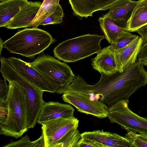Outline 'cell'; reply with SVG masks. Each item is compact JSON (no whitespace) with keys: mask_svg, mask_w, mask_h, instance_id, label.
Here are the masks:
<instances>
[{"mask_svg":"<svg viewBox=\"0 0 147 147\" xmlns=\"http://www.w3.org/2000/svg\"><path fill=\"white\" fill-rule=\"evenodd\" d=\"M75 111L70 104L59 102H44L38 119L40 124L46 121L60 117L67 118L74 116Z\"/></svg>","mask_w":147,"mask_h":147,"instance_id":"obj_14","label":"cell"},{"mask_svg":"<svg viewBox=\"0 0 147 147\" xmlns=\"http://www.w3.org/2000/svg\"><path fill=\"white\" fill-rule=\"evenodd\" d=\"M59 0H44L32 22L33 28H37L57 9Z\"/></svg>","mask_w":147,"mask_h":147,"instance_id":"obj_21","label":"cell"},{"mask_svg":"<svg viewBox=\"0 0 147 147\" xmlns=\"http://www.w3.org/2000/svg\"><path fill=\"white\" fill-rule=\"evenodd\" d=\"M136 32L142 38V47L147 43V24L139 28Z\"/></svg>","mask_w":147,"mask_h":147,"instance_id":"obj_30","label":"cell"},{"mask_svg":"<svg viewBox=\"0 0 147 147\" xmlns=\"http://www.w3.org/2000/svg\"><path fill=\"white\" fill-rule=\"evenodd\" d=\"M81 138V134L78 128L74 129L63 137L56 147H76Z\"/></svg>","mask_w":147,"mask_h":147,"instance_id":"obj_22","label":"cell"},{"mask_svg":"<svg viewBox=\"0 0 147 147\" xmlns=\"http://www.w3.org/2000/svg\"><path fill=\"white\" fill-rule=\"evenodd\" d=\"M129 100L125 98L109 106L107 117L112 123H116L125 129L147 136V118L132 112L128 107Z\"/></svg>","mask_w":147,"mask_h":147,"instance_id":"obj_7","label":"cell"},{"mask_svg":"<svg viewBox=\"0 0 147 147\" xmlns=\"http://www.w3.org/2000/svg\"><path fill=\"white\" fill-rule=\"evenodd\" d=\"M30 64L59 88L69 86L75 76L66 63L49 55H40Z\"/></svg>","mask_w":147,"mask_h":147,"instance_id":"obj_6","label":"cell"},{"mask_svg":"<svg viewBox=\"0 0 147 147\" xmlns=\"http://www.w3.org/2000/svg\"><path fill=\"white\" fill-rule=\"evenodd\" d=\"M5 0H0V1L1 2L3 1H5Z\"/></svg>","mask_w":147,"mask_h":147,"instance_id":"obj_35","label":"cell"},{"mask_svg":"<svg viewBox=\"0 0 147 147\" xmlns=\"http://www.w3.org/2000/svg\"><path fill=\"white\" fill-rule=\"evenodd\" d=\"M119 0H69L74 14L81 18L92 16L100 10L109 9Z\"/></svg>","mask_w":147,"mask_h":147,"instance_id":"obj_12","label":"cell"},{"mask_svg":"<svg viewBox=\"0 0 147 147\" xmlns=\"http://www.w3.org/2000/svg\"><path fill=\"white\" fill-rule=\"evenodd\" d=\"M6 81L4 79L3 80H0V102H4L7 98L9 87Z\"/></svg>","mask_w":147,"mask_h":147,"instance_id":"obj_27","label":"cell"},{"mask_svg":"<svg viewBox=\"0 0 147 147\" xmlns=\"http://www.w3.org/2000/svg\"><path fill=\"white\" fill-rule=\"evenodd\" d=\"M45 147L44 138L42 134L36 140L32 142L31 147Z\"/></svg>","mask_w":147,"mask_h":147,"instance_id":"obj_32","label":"cell"},{"mask_svg":"<svg viewBox=\"0 0 147 147\" xmlns=\"http://www.w3.org/2000/svg\"><path fill=\"white\" fill-rule=\"evenodd\" d=\"M81 136L102 147H134L131 142L125 136L102 130L84 132Z\"/></svg>","mask_w":147,"mask_h":147,"instance_id":"obj_11","label":"cell"},{"mask_svg":"<svg viewBox=\"0 0 147 147\" xmlns=\"http://www.w3.org/2000/svg\"><path fill=\"white\" fill-rule=\"evenodd\" d=\"M147 84V71L142 61H137L122 72L101 74L99 81L94 85L89 84L82 79L79 86L83 93L110 106L120 100L128 98Z\"/></svg>","mask_w":147,"mask_h":147,"instance_id":"obj_1","label":"cell"},{"mask_svg":"<svg viewBox=\"0 0 147 147\" xmlns=\"http://www.w3.org/2000/svg\"><path fill=\"white\" fill-rule=\"evenodd\" d=\"M31 142L28 136L26 135L19 140L16 142H11L4 145L3 147H31Z\"/></svg>","mask_w":147,"mask_h":147,"instance_id":"obj_26","label":"cell"},{"mask_svg":"<svg viewBox=\"0 0 147 147\" xmlns=\"http://www.w3.org/2000/svg\"><path fill=\"white\" fill-rule=\"evenodd\" d=\"M56 41L48 32L33 28L19 30L3 45L11 53L33 58Z\"/></svg>","mask_w":147,"mask_h":147,"instance_id":"obj_3","label":"cell"},{"mask_svg":"<svg viewBox=\"0 0 147 147\" xmlns=\"http://www.w3.org/2000/svg\"><path fill=\"white\" fill-rule=\"evenodd\" d=\"M42 3L28 1L15 17L3 26L9 29L27 28L32 26V22L38 13Z\"/></svg>","mask_w":147,"mask_h":147,"instance_id":"obj_15","label":"cell"},{"mask_svg":"<svg viewBox=\"0 0 147 147\" xmlns=\"http://www.w3.org/2000/svg\"><path fill=\"white\" fill-rule=\"evenodd\" d=\"M63 10L60 4L58 5L56 10L45 19L40 25H46L49 24H57L61 23L64 16Z\"/></svg>","mask_w":147,"mask_h":147,"instance_id":"obj_24","label":"cell"},{"mask_svg":"<svg viewBox=\"0 0 147 147\" xmlns=\"http://www.w3.org/2000/svg\"><path fill=\"white\" fill-rule=\"evenodd\" d=\"M147 59V43L142 46L137 56L138 61H142Z\"/></svg>","mask_w":147,"mask_h":147,"instance_id":"obj_31","label":"cell"},{"mask_svg":"<svg viewBox=\"0 0 147 147\" xmlns=\"http://www.w3.org/2000/svg\"><path fill=\"white\" fill-rule=\"evenodd\" d=\"M0 55H1V51L2 49L3 48V40H2L1 38H0Z\"/></svg>","mask_w":147,"mask_h":147,"instance_id":"obj_33","label":"cell"},{"mask_svg":"<svg viewBox=\"0 0 147 147\" xmlns=\"http://www.w3.org/2000/svg\"><path fill=\"white\" fill-rule=\"evenodd\" d=\"M7 99L8 114L5 122L0 125V134L17 139L28 129L26 125V105L24 93L16 83L8 82Z\"/></svg>","mask_w":147,"mask_h":147,"instance_id":"obj_4","label":"cell"},{"mask_svg":"<svg viewBox=\"0 0 147 147\" xmlns=\"http://www.w3.org/2000/svg\"><path fill=\"white\" fill-rule=\"evenodd\" d=\"M102 147L100 145L81 138L77 143L76 147Z\"/></svg>","mask_w":147,"mask_h":147,"instance_id":"obj_29","label":"cell"},{"mask_svg":"<svg viewBox=\"0 0 147 147\" xmlns=\"http://www.w3.org/2000/svg\"><path fill=\"white\" fill-rule=\"evenodd\" d=\"M62 98L64 102L74 106L80 112L99 118L107 117L108 107L107 105L90 96L70 92L63 94Z\"/></svg>","mask_w":147,"mask_h":147,"instance_id":"obj_9","label":"cell"},{"mask_svg":"<svg viewBox=\"0 0 147 147\" xmlns=\"http://www.w3.org/2000/svg\"><path fill=\"white\" fill-rule=\"evenodd\" d=\"M8 108L7 100L3 102H0V125L6 121L8 116Z\"/></svg>","mask_w":147,"mask_h":147,"instance_id":"obj_28","label":"cell"},{"mask_svg":"<svg viewBox=\"0 0 147 147\" xmlns=\"http://www.w3.org/2000/svg\"><path fill=\"white\" fill-rule=\"evenodd\" d=\"M142 63L144 65H145L147 67V59L142 61Z\"/></svg>","mask_w":147,"mask_h":147,"instance_id":"obj_34","label":"cell"},{"mask_svg":"<svg viewBox=\"0 0 147 147\" xmlns=\"http://www.w3.org/2000/svg\"><path fill=\"white\" fill-rule=\"evenodd\" d=\"M147 24V0H139L127 23L126 30L136 32Z\"/></svg>","mask_w":147,"mask_h":147,"instance_id":"obj_19","label":"cell"},{"mask_svg":"<svg viewBox=\"0 0 147 147\" xmlns=\"http://www.w3.org/2000/svg\"><path fill=\"white\" fill-rule=\"evenodd\" d=\"M91 60L93 68L101 74L110 75L119 71L115 52L111 51L109 45L101 49Z\"/></svg>","mask_w":147,"mask_h":147,"instance_id":"obj_17","label":"cell"},{"mask_svg":"<svg viewBox=\"0 0 147 147\" xmlns=\"http://www.w3.org/2000/svg\"><path fill=\"white\" fill-rule=\"evenodd\" d=\"M79 120L74 116L60 117L40 124L45 147H56L60 140L71 130L78 127Z\"/></svg>","mask_w":147,"mask_h":147,"instance_id":"obj_8","label":"cell"},{"mask_svg":"<svg viewBox=\"0 0 147 147\" xmlns=\"http://www.w3.org/2000/svg\"><path fill=\"white\" fill-rule=\"evenodd\" d=\"M14 69L23 77L41 90L56 93L59 88L36 69L29 63L14 57L7 58Z\"/></svg>","mask_w":147,"mask_h":147,"instance_id":"obj_10","label":"cell"},{"mask_svg":"<svg viewBox=\"0 0 147 147\" xmlns=\"http://www.w3.org/2000/svg\"><path fill=\"white\" fill-rule=\"evenodd\" d=\"M105 38L88 34L67 40L55 47L54 54L60 60L74 62L98 53L101 49L100 43Z\"/></svg>","mask_w":147,"mask_h":147,"instance_id":"obj_5","label":"cell"},{"mask_svg":"<svg viewBox=\"0 0 147 147\" xmlns=\"http://www.w3.org/2000/svg\"><path fill=\"white\" fill-rule=\"evenodd\" d=\"M127 133L125 137L132 142L134 147H147V136L143 134H137L128 129H125Z\"/></svg>","mask_w":147,"mask_h":147,"instance_id":"obj_23","label":"cell"},{"mask_svg":"<svg viewBox=\"0 0 147 147\" xmlns=\"http://www.w3.org/2000/svg\"><path fill=\"white\" fill-rule=\"evenodd\" d=\"M98 20L105 38L111 44L116 43L120 38L131 34L125 28L115 24L107 13L99 17Z\"/></svg>","mask_w":147,"mask_h":147,"instance_id":"obj_18","label":"cell"},{"mask_svg":"<svg viewBox=\"0 0 147 147\" xmlns=\"http://www.w3.org/2000/svg\"><path fill=\"white\" fill-rule=\"evenodd\" d=\"M137 2L131 0H119L111 7L107 14L115 24L126 29L128 21Z\"/></svg>","mask_w":147,"mask_h":147,"instance_id":"obj_16","label":"cell"},{"mask_svg":"<svg viewBox=\"0 0 147 147\" xmlns=\"http://www.w3.org/2000/svg\"><path fill=\"white\" fill-rule=\"evenodd\" d=\"M0 71L4 79L8 82L16 83L24 95L26 115L27 128H33L37 122L38 117L44 101L43 91L33 85L21 75L12 66L7 59H1Z\"/></svg>","mask_w":147,"mask_h":147,"instance_id":"obj_2","label":"cell"},{"mask_svg":"<svg viewBox=\"0 0 147 147\" xmlns=\"http://www.w3.org/2000/svg\"><path fill=\"white\" fill-rule=\"evenodd\" d=\"M28 2V0H6L0 2V27H3Z\"/></svg>","mask_w":147,"mask_h":147,"instance_id":"obj_20","label":"cell"},{"mask_svg":"<svg viewBox=\"0 0 147 147\" xmlns=\"http://www.w3.org/2000/svg\"><path fill=\"white\" fill-rule=\"evenodd\" d=\"M142 42V37L137 36L129 44L115 52L116 61L119 72H122L137 61V56Z\"/></svg>","mask_w":147,"mask_h":147,"instance_id":"obj_13","label":"cell"},{"mask_svg":"<svg viewBox=\"0 0 147 147\" xmlns=\"http://www.w3.org/2000/svg\"><path fill=\"white\" fill-rule=\"evenodd\" d=\"M137 36L131 34L129 35L120 38L116 43L109 45L110 50L115 52L118 50L129 44L136 38Z\"/></svg>","mask_w":147,"mask_h":147,"instance_id":"obj_25","label":"cell"}]
</instances>
